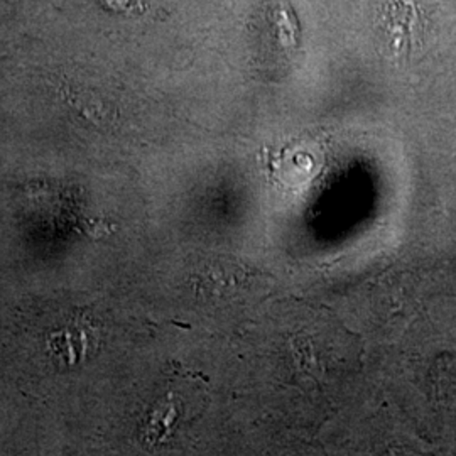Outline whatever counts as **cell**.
<instances>
[{
  "label": "cell",
  "mask_w": 456,
  "mask_h": 456,
  "mask_svg": "<svg viewBox=\"0 0 456 456\" xmlns=\"http://www.w3.org/2000/svg\"><path fill=\"white\" fill-rule=\"evenodd\" d=\"M61 94L66 102L94 124H107L112 120V107L98 95L95 90L75 86L69 83L61 85Z\"/></svg>",
  "instance_id": "obj_2"
},
{
  "label": "cell",
  "mask_w": 456,
  "mask_h": 456,
  "mask_svg": "<svg viewBox=\"0 0 456 456\" xmlns=\"http://www.w3.org/2000/svg\"><path fill=\"white\" fill-rule=\"evenodd\" d=\"M109 4H112L114 7L117 9H120V11H135V5H137V2L134 0V2H129V0H109Z\"/></svg>",
  "instance_id": "obj_4"
},
{
  "label": "cell",
  "mask_w": 456,
  "mask_h": 456,
  "mask_svg": "<svg viewBox=\"0 0 456 456\" xmlns=\"http://www.w3.org/2000/svg\"><path fill=\"white\" fill-rule=\"evenodd\" d=\"M380 29L394 58H409L423 41V12L414 0H389L380 12Z\"/></svg>",
  "instance_id": "obj_1"
},
{
  "label": "cell",
  "mask_w": 456,
  "mask_h": 456,
  "mask_svg": "<svg viewBox=\"0 0 456 456\" xmlns=\"http://www.w3.org/2000/svg\"><path fill=\"white\" fill-rule=\"evenodd\" d=\"M82 228L85 230V233H88L94 239H97L100 235H109L110 233L109 224L100 222V220H86V222H83Z\"/></svg>",
  "instance_id": "obj_3"
}]
</instances>
